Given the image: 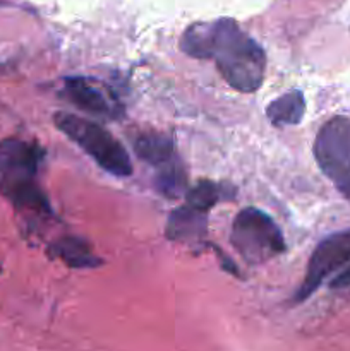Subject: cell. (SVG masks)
I'll return each mask as SVG.
<instances>
[{"mask_svg": "<svg viewBox=\"0 0 350 351\" xmlns=\"http://www.w3.org/2000/svg\"><path fill=\"white\" fill-rule=\"evenodd\" d=\"M206 223H208V213L199 211V209L185 204L172 213L167 221L165 235L174 242H198L205 235Z\"/></svg>", "mask_w": 350, "mask_h": 351, "instance_id": "obj_8", "label": "cell"}, {"mask_svg": "<svg viewBox=\"0 0 350 351\" xmlns=\"http://www.w3.org/2000/svg\"><path fill=\"white\" fill-rule=\"evenodd\" d=\"M51 259H60L67 264L69 267L75 269H84V267H96L102 264L98 256H95L86 240L79 237H64L51 243L48 249Z\"/></svg>", "mask_w": 350, "mask_h": 351, "instance_id": "obj_10", "label": "cell"}, {"mask_svg": "<svg viewBox=\"0 0 350 351\" xmlns=\"http://www.w3.org/2000/svg\"><path fill=\"white\" fill-rule=\"evenodd\" d=\"M62 95L78 108L84 110V112L91 113L96 117H115L113 110H117L112 105L105 93L86 77H65L64 79V89Z\"/></svg>", "mask_w": 350, "mask_h": 351, "instance_id": "obj_7", "label": "cell"}, {"mask_svg": "<svg viewBox=\"0 0 350 351\" xmlns=\"http://www.w3.org/2000/svg\"><path fill=\"white\" fill-rule=\"evenodd\" d=\"M230 242L249 264H261L285 252L281 230L270 215L257 208H244L232 223Z\"/></svg>", "mask_w": 350, "mask_h": 351, "instance_id": "obj_4", "label": "cell"}, {"mask_svg": "<svg viewBox=\"0 0 350 351\" xmlns=\"http://www.w3.org/2000/svg\"><path fill=\"white\" fill-rule=\"evenodd\" d=\"M329 287L335 288V290H338V288H349L350 287V266L345 267L342 273L336 274V276L331 280V283H329Z\"/></svg>", "mask_w": 350, "mask_h": 351, "instance_id": "obj_13", "label": "cell"}, {"mask_svg": "<svg viewBox=\"0 0 350 351\" xmlns=\"http://www.w3.org/2000/svg\"><path fill=\"white\" fill-rule=\"evenodd\" d=\"M180 50L189 57L215 62L222 77L235 91L254 93L263 84L264 50L233 19L192 24L182 34Z\"/></svg>", "mask_w": 350, "mask_h": 351, "instance_id": "obj_1", "label": "cell"}, {"mask_svg": "<svg viewBox=\"0 0 350 351\" xmlns=\"http://www.w3.org/2000/svg\"><path fill=\"white\" fill-rule=\"evenodd\" d=\"M314 158L319 170L350 201V119L335 115L323 123L314 139Z\"/></svg>", "mask_w": 350, "mask_h": 351, "instance_id": "obj_5", "label": "cell"}, {"mask_svg": "<svg viewBox=\"0 0 350 351\" xmlns=\"http://www.w3.org/2000/svg\"><path fill=\"white\" fill-rule=\"evenodd\" d=\"M132 144L137 156L146 163L153 165L156 171L178 161L174 139L163 134H141L134 139Z\"/></svg>", "mask_w": 350, "mask_h": 351, "instance_id": "obj_9", "label": "cell"}, {"mask_svg": "<svg viewBox=\"0 0 350 351\" xmlns=\"http://www.w3.org/2000/svg\"><path fill=\"white\" fill-rule=\"evenodd\" d=\"M304 113L305 99L302 91H299V89L278 96L266 108V117L277 127L297 125V123H301Z\"/></svg>", "mask_w": 350, "mask_h": 351, "instance_id": "obj_11", "label": "cell"}, {"mask_svg": "<svg viewBox=\"0 0 350 351\" xmlns=\"http://www.w3.org/2000/svg\"><path fill=\"white\" fill-rule=\"evenodd\" d=\"M230 195H233V191L229 185L216 184L211 180H201L194 187L187 189L185 201L191 208L208 213L216 202H220L222 199H230Z\"/></svg>", "mask_w": 350, "mask_h": 351, "instance_id": "obj_12", "label": "cell"}, {"mask_svg": "<svg viewBox=\"0 0 350 351\" xmlns=\"http://www.w3.org/2000/svg\"><path fill=\"white\" fill-rule=\"evenodd\" d=\"M54 122L62 134L78 144L105 171L115 177H129L132 173L129 153L103 125L67 112L55 113Z\"/></svg>", "mask_w": 350, "mask_h": 351, "instance_id": "obj_3", "label": "cell"}, {"mask_svg": "<svg viewBox=\"0 0 350 351\" xmlns=\"http://www.w3.org/2000/svg\"><path fill=\"white\" fill-rule=\"evenodd\" d=\"M43 156V149L36 143L17 137L0 141V194L26 215L51 213L38 182Z\"/></svg>", "mask_w": 350, "mask_h": 351, "instance_id": "obj_2", "label": "cell"}, {"mask_svg": "<svg viewBox=\"0 0 350 351\" xmlns=\"http://www.w3.org/2000/svg\"><path fill=\"white\" fill-rule=\"evenodd\" d=\"M350 263V228L328 235L318 243L307 263L305 276L295 293V302H305L331 274Z\"/></svg>", "mask_w": 350, "mask_h": 351, "instance_id": "obj_6", "label": "cell"}]
</instances>
